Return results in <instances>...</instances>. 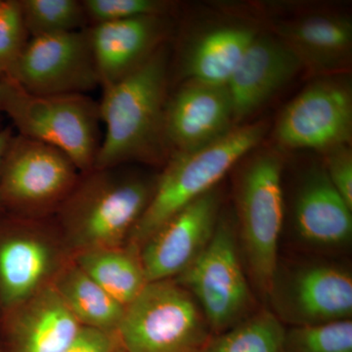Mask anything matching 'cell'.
<instances>
[{"instance_id": "obj_11", "label": "cell", "mask_w": 352, "mask_h": 352, "mask_svg": "<svg viewBox=\"0 0 352 352\" xmlns=\"http://www.w3.org/2000/svg\"><path fill=\"white\" fill-rule=\"evenodd\" d=\"M6 76L36 95L85 94L100 85L87 32L30 38Z\"/></svg>"}, {"instance_id": "obj_29", "label": "cell", "mask_w": 352, "mask_h": 352, "mask_svg": "<svg viewBox=\"0 0 352 352\" xmlns=\"http://www.w3.org/2000/svg\"><path fill=\"white\" fill-rule=\"evenodd\" d=\"M120 347L117 332L82 326L64 352H116Z\"/></svg>"}, {"instance_id": "obj_31", "label": "cell", "mask_w": 352, "mask_h": 352, "mask_svg": "<svg viewBox=\"0 0 352 352\" xmlns=\"http://www.w3.org/2000/svg\"><path fill=\"white\" fill-rule=\"evenodd\" d=\"M1 78L2 76H0V87H1ZM0 113H1V105H0Z\"/></svg>"}, {"instance_id": "obj_17", "label": "cell", "mask_w": 352, "mask_h": 352, "mask_svg": "<svg viewBox=\"0 0 352 352\" xmlns=\"http://www.w3.org/2000/svg\"><path fill=\"white\" fill-rule=\"evenodd\" d=\"M9 312V352H64L82 327L52 284Z\"/></svg>"}, {"instance_id": "obj_5", "label": "cell", "mask_w": 352, "mask_h": 352, "mask_svg": "<svg viewBox=\"0 0 352 352\" xmlns=\"http://www.w3.org/2000/svg\"><path fill=\"white\" fill-rule=\"evenodd\" d=\"M0 105L18 134L56 148L83 173L94 170L100 116L98 104L87 95L32 94L2 76Z\"/></svg>"}, {"instance_id": "obj_4", "label": "cell", "mask_w": 352, "mask_h": 352, "mask_svg": "<svg viewBox=\"0 0 352 352\" xmlns=\"http://www.w3.org/2000/svg\"><path fill=\"white\" fill-rule=\"evenodd\" d=\"M87 175L61 206L68 237L78 252L119 248L147 208L155 183L116 168Z\"/></svg>"}, {"instance_id": "obj_21", "label": "cell", "mask_w": 352, "mask_h": 352, "mask_svg": "<svg viewBox=\"0 0 352 352\" xmlns=\"http://www.w3.org/2000/svg\"><path fill=\"white\" fill-rule=\"evenodd\" d=\"M52 286L80 325L117 332L126 307L104 291L76 263L60 271Z\"/></svg>"}, {"instance_id": "obj_2", "label": "cell", "mask_w": 352, "mask_h": 352, "mask_svg": "<svg viewBox=\"0 0 352 352\" xmlns=\"http://www.w3.org/2000/svg\"><path fill=\"white\" fill-rule=\"evenodd\" d=\"M265 132L263 122L245 124L207 145L171 155L155 182L147 208L129 234V247L139 252L171 217L215 188L226 173L261 143Z\"/></svg>"}, {"instance_id": "obj_20", "label": "cell", "mask_w": 352, "mask_h": 352, "mask_svg": "<svg viewBox=\"0 0 352 352\" xmlns=\"http://www.w3.org/2000/svg\"><path fill=\"white\" fill-rule=\"evenodd\" d=\"M256 36V30L242 25H221L205 32L187 51L183 75L191 82L227 85Z\"/></svg>"}, {"instance_id": "obj_1", "label": "cell", "mask_w": 352, "mask_h": 352, "mask_svg": "<svg viewBox=\"0 0 352 352\" xmlns=\"http://www.w3.org/2000/svg\"><path fill=\"white\" fill-rule=\"evenodd\" d=\"M168 53L160 47L129 75L108 87L99 116L106 126L95 170L118 168L138 160H156L164 139L168 87Z\"/></svg>"}, {"instance_id": "obj_30", "label": "cell", "mask_w": 352, "mask_h": 352, "mask_svg": "<svg viewBox=\"0 0 352 352\" xmlns=\"http://www.w3.org/2000/svg\"><path fill=\"white\" fill-rule=\"evenodd\" d=\"M13 135L14 133L11 127H4V129H0V168H1L2 161H3L7 147H8Z\"/></svg>"}, {"instance_id": "obj_25", "label": "cell", "mask_w": 352, "mask_h": 352, "mask_svg": "<svg viewBox=\"0 0 352 352\" xmlns=\"http://www.w3.org/2000/svg\"><path fill=\"white\" fill-rule=\"evenodd\" d=\"M285 352H352V320L286 327Z\"/></svg>"}, {"instance_id": "obj_14", "label": "cell", "mask_w": 352, "mask_h": 352, "mask_svg": "<svg viewBox=\"0 0 352 352\" xmlns=\"http://www.w3.org/2000/svg\"><path fill=\"white\" fill-rule=\"evenodd\" d=\"M292 222L302 244L316 250L346 247L352 238V208L329 179L323 164L302 176L292 208Z\"/></svg>"}, {"instance_id": "obj_9", "label": "cell", "mask_w": 352, "mask_h": 352, "mask_svg": "<svg viewBox=\"0 0 352 352\" xmlns=\"http://www.w3.org/2000/svg\"><path fill=\"white\" fill-rule=\"evenodd\" d=\"M266 300L280 321L291 326L351 319V273L325 261L302 264L287 272L276 270Z\"/></svg>"}, {"instance_id": "obj_32", "label": "cell", "mask_w": 352, "mask_h": 352, "mask_svg": "<svg viewBox=\"0 0 352 352\" xmlns=\"http://www.w3.org/2000/svg\"><path fill=\"white\" fill-rule=\"evenodd\" d=\"M116 352H126V351H124V349H122V347H120V349H118V351Z\"/></svg>"}, {"instance_id": "obj_23", "label": "cell", "mask_w": 352, "mask_h": 352, "mask_svg": "<svg viewBox=\"0 0 352 352\" xmlns=\"http://www.w3.org/2000/svg\"><path fill=\"white\" fill-rule=\"evenodd\" d=\"M286 326L270 308L256 310L235 327L212 336L201 352H285Z\"/></svg>"}, {"instance_id": "obj_28", "label": "cell", "mask_w": 352, "mask_h": 352, "mask_svg": "<svg viewBox=\"0 0 352 352\" xmlns=\"http://www.w3.org/2000/svg\"><path fill=\"white\" fill-rule=\"evenodd\" d=\"M324 168L329 179L352 208V153L349 145L338 146L324 153Z\"/></svg>"}, {"instance_id": "obj_22", "label": "cell", "mask_w": 352, "mask_h": 352, "mask_svg": "<svg viewBox=\"0 0 352 352\" xmlns=\"http://www.w3.org/2000/svg\"><path fill=\"white\" fill-rule=\"evenodd\" d=\"M75 263L124 307H127L148 283L139 252L131 247L80 252Z\"/></svg>"}, {"instance_id": "obj_16", "label": "cell", "mask_w": 352, "mask_h": 352, "mask_svg": "<svg viewBox=\"0 0 352 352\" xmlns=\"http://www.w3.org/2000/svg\"><path fill=\"white\" fill-rule=\"evenodd\" d=\"M163 17L101 23L87 32L102 87L122 80L161 47Z\"/></svg>"}, {"instance_id": "obj_18", "label": "cell", "mask_w": 352, "mask_h": 352, "mask_svg": "<svg viewBox=\"0 0 352 352\" xmlns=\"http://www.w3.org/2000/svg\"><path fill=\"white\" fill-rule=\"evenodd\" d=\"M274 32L311 73H336L351 60L352 25L344 16H305L280 23Z\"/></svg>"}, {"instance_id": "obj_6", "label": "cell", "mask_w": 352, "mask_h": 352, "mask_svg": "<svg viewBox=\"0 0 352 352\" xmlns=\"http://www.w3.org/2000/svg\"><path fill=\"white\" fill-rule=\"evenodd\" d=\"M117 333L126 352H201L214 336L196 298L175 279L146 284Z\"/></svg>"}, {"instance_id": "obj_24", "label": "cell", "mask_w": 352, "mask_h": 352, "mask_svg": "<svg viewBox=\"0 0 352 352\" xmlns=\"http://www.w3.org/2000/svg\"><path fill=\"white\" fill-rule=\"evenodd\" d=\"M28 34L32 38L78 31L87 19L78 0H19Z\"/></svg>"}, {"instance_id": "obj_12", "label": "cell", "mask_w": 352, "mask_h": 352, "mask_svg": "<svg viewBox=\"0 0 352 352\" xmlns=\"http://www.w3.org/2000/svg\"><path fill=\"white\" fill-rule=\"evenodd\" d=\"M221 210V195L215 187L157 229L139 250L148 283L182 274L207 248Z\"/></svg>"}, {"instance_id": "obj_3", "label": "cell", "mask_w": 352, "mask_h": 352, "mask_svg": "<svg viewBox=\"0 0 352 352\" xmlns=\"http://www.w3.org/2000/svg\"><path fill=\"white\" fill-rule=\"evenodd\" d=\"M283 160L259 152L243 166L236 184L234 217L245 272L252 288L266 300L276 272L283 228Z\"/></svg>"}, {"instance_id": "obj_13", "label": "cell", "mask_w": 352, "mask_h": 352, "mask_svg": "<svg viewBox=\"0 0 352 352\" xmlns=\"http://www.w3.org/2000/svg\"><path fill=\"white\" fill-rule=\"evenodd\" d=\"M233 124L232 102L226 85L189 80L166 102L164 144L173 154L190 151L221 138Z\"/></svg>"}, {"instance_id": "obj_8", "label": "cell", "mask_w": 352, "mask_h": 352, "mask_svg": "<svg viewBox=\"0 0 352 352\" xmlns=\"http://www.w3.org/2000/svg\"><path fill=\"white\" fill-rule=\"evenodd\" d=\"M78 170L56 148L13 135L0 168V205L25 212L62 206L78 182Z\"/></svg>"}, {"instance_id": "obj_10", "label": "cell", "mask_w": 352, "mask_h": 352, "mask_svg": "<svg viewBox=\"0 0 352 352\" xmlns=\"http://www.w3.org/2000/svg\"><path fill=\"white\" fill-rule=\"evenodd\" d=\"M352 134V91L346 80L326 78L308 85L284 109L275 138L286 149L326 153L349 145Z\"/></svg>"}, {"instance_id": "obj_15", "label": "cell", "mask_w": 352, "mask_h": 352, "mask_svg": "<svg viewBox=\"0 0 352 352\" xmlns=\"http://www.w3.org/2000/svg\"><path fill=\"white\" fill-rule=\"evenodd\" d=\"M302 69L295 53L276 36L258 34L226 85L234 122L263 107Z\"/></svg>"}, {"instance_id": "obj_19", "label": "cell", "mask_w": 352, "mask_h": 352, "mask_svg": "<svg viewBox=\"0 0 352 352\" xmlns=\"http://www.w3.org/2000/svg\"><path fill=\"white\" fill-rule=\"evenodd\" d=\"M43 239L24 229L0 234V303L8 311L46 286L55 254Z\"/></svg>"}, {"instance_id": "obj_26", "label": "cell", "mask_w": 352, "mask_h": 352, "mask_svg": "<svg viewBox=\"0 0 352 352\" xmlns=\"http://www.w3.org/2000/svg\"><path fill=\"white\" fill-rule=\"evenodd\" d=\"M28 41L19 0H0V76L12 69Z\"/></svg>"}, {"instance_id": "obj_27", "label": "cell", "mask_w": 352, "mask_h": 352, "mask_svg": "<svg viewBox=\"0 0 352 352\" xmlns=\"http://www.w3.org/2000/svg\"><path fill=\"white\" fill-rule=\"evenodd\" d=\"M82 6L87 19L89 18L96 25L146 16H164L171 4L162 0H85Z\"/></svg>"}, {"instance_id": "obj_7", "label": "cell", "mask_w": 352, "mask_h": 352, "mask_svg": "<svg viewBox=\"0 0 352 352\" xmlns=\"http://www.w3.org/2000/svg\"><path fill=\"white\" fill-rule=\"evenodd\" d=\"M175 279L196 298L214 335L230 330L256 311L234 212L221 210L207 248Z\"/></svg>"}]
</instances>
